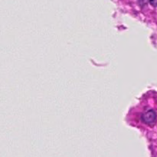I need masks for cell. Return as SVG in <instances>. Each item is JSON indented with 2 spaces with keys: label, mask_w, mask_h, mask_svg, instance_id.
<instances>
[{
  "label": "cell",
  "mask_w": 157,
  "mask_h": 157,
  "mask_svg": "<svg viewBox=\"0 0 157 157\" xmlns=\"http://www.w3.org/2000/svg\"><path fill=\"white\" fill-rule=\"evenodd\" d=\"M156 119V114L153 110H148L142 115V120L144 123L148 125L154 124Z\"/></svg>",
  "instance_id": "6da1fadb"
},
{
  "label": "cell",
  "mask_w": 157,
  "mask_h": 157,
  "mask_svg": "<svg viewBox=\"0 0 157 157\" xmlns=\"http://www.w3.org/2000/svg\"><path fill=\"white\" fill-rule=\"evenodd\" d=\"M151 6L157 7V0H147Z\"/></svg>",
  "instance_id": "7a4b0ae2"
}]
</instances>
